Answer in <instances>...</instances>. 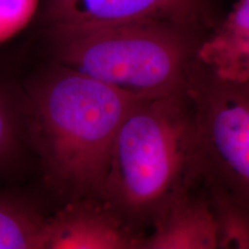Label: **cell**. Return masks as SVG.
<instances>
[{
    "label": "cell",
    "mask_w": 249,
    "mask_h": 249,
    "mask_svg": "<svg viewBox=\"0 0 249 249\" xmlns=\"http://www.w3.org/2000/svg\"><path fill=\"white\" fill-rule=\"evenodd\" d=\"M27 139L66 202L97 200L121 121L138 97L50 59L22 85Z\"/></svg>",
    "instance_id": "6da1fadb"
},
{
    "label": "cell",
    "mask_w": 249,
    "mask_h": 249,
    "mask_svg": "<svg viewBox=\"0 0 249 249\" xmlns=\"http://www.w3.org/2000/svg\"><path fill=\"white\" fill-rule=\"evenodd\" d=\"M197 182L185 90L138 99L117 130L99 201L138 234Z\"/></svg>",
    "instance_id": "7a4b0ae2"
},
{
    "label": "cell",
    "mask_w": 249,
    "mask_h": 249,
    "mask_svg": "<svg viewBox=\"0 0 249 249\" xmlns=\"http://www.w3.org/2000/svg\"><path fill=\"white\" fill-rule=\"evenodd\" d=\"M50 59L138 98L183 91L202 31L163 20L43 29Z\"/></svg>",
    "instance_id": "3957f363"
},
{
    "label": "cell",
    "mask_w": 249,
    "mask_h": 249,
    "mask_svg": "<svg viewBox=\"0 0 249 249\" xmlns=\"http://www.w3.org/2000/svg\"><path fill=\"white\" fill-rule=\"evenodd\" d=\"M185 91L197 181L249 208V83L219 79L195 59Z\"/></svg>",
    "instance_id": "277c9868"
},
{
    "label": "cell",
    "mask_w": 249,
    "mask_h": 249,
    "mask_svg": "<svg viewBox=\"0 0 249 249\" xmlns=\"http://www.w3.org/2000/svg\"><path fill=\"white\" fill-rule=\"evenodd\" d=\"M135 20H163L203 31L209 18L205 0H39L43 29Z\"/></svg>",
    "instance_id": "5b68a950"
},
{
    "label": "cell",
    "mask_w": 249,
    "mask_h": 249,
    "mask_svg": "<svg viewBox=\"0 0 249 249\" xmlns=\"http://www.w3.org/2000/svg\"><path fill=\"white\" fill-rule=\"evenodd\" d=\"M133 236L101 201H68L46 216L34 249H129Z\"/></svg>",
    "instance_id": "8992f818"
},
{
    "label": "cell",
    "mask_w": 249,
    "mask_h": 249,
    "mask_svg": "<svg viewBox=\"0 0 249 249\" xmlns=\"http://www.w3.org/2000/svg\"><path fill=\"white\" fill-rule=\"evenodd\" d=\"M129 249H218L217 218L200 183L174 198Z\"/></svg>",
    "instance_id": "52a82bcc"
},
{
    "label": "cell",
    "mask_w": 249,
    "mask_h": 249,
    "mask_svg": "<svg viewBox=\"0 0 249 249\" xmlns=\"http://www.w3.org/2000/svg\"><path fill=\"white\" fill-rule=\"evenodd\" d=\"M196 59L219 79L249 83V0H240L225 20L203 37Z\"/></svg>",
    "instance_id": "ba28073f"
},
{
    "label": "cell",
    "mask_w": 249,
    "mask_h": 249,
    "mask_svg": "<svg viewBox=\"0 0 249 249\" xmlns=\"http://www.w3.org/2000/svg\"><path fill=\"white\" fill-rule=\"evenodd\" d=\"M24 120L22 86L0 77V172L15 166L22 156L27 139Z\"/></svg>",
    "instance_id": "9c48e42d"
},
{
    "label": "cell",
    "mask_w": 249,
    "mask_h": 249,
    "mask_svg": "<svg viewBox=\"0 0 249 249\" xmlns=\"http://www.w3.org/2000/svg\"><path fill=\"white\" fill-rule=\"evenodd\" d=\"M45 216L17 198L0 194V249H34Z\"/></svg>",
    "instance_id": "30bf717a"
},
{
    "label": "cell",
    "mask_w": 249,
    "mask_h": 249,
    "mask_svg": "<svg viewBox=\"0 0 249 249\" xmlns=\"http://www.w3.org/2000/svg\"><path fill=\"white\" fill-rule=\"evenodd\" d=\"M202 188L217 218L218 249H249V208L235 203L222 193Z\"/></svg>",
    "instance_id": "8fae6325"
},
{
    "label": "cell",
    "mask_w": 249,
    "mask_h": 249,
    "mask_svg": "<svg viewBox=\"0 0 249 249\" xmlns=\"http://www.w3.org/2000/svg\"><path fill=\"white\" fill-rule=\"evenodd\" d=\"M38 6L39 0H0V38L23 27Z\"/></svg>",
    "instance_id": "7c38bea8"
}]
</instances>
